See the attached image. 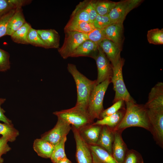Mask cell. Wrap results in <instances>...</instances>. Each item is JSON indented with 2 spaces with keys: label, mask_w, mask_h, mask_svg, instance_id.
Returning a JSON list of instances; mask_svg holds the SVG:
<instances>
[{
  "label": "cell",
  "mask_w": 163,
  "mask_h": 163,
  "mask_svg": "<svg viewBox=\"0 0 163 163\" xmlns=\"http://www.w3.org/2000/svg\"><path fill=\"white\" fill-rule=\"evenodd\" d=\"M37 32L43 42L45 48H58L60 43L58 33L53 29L37 30Z\"/></svg>",
  "instance_id": "e0dca14e"
},
{
  "label": "cell",
  "mask_w": 163,
  "mask_h": 163,
  "mask_svg": "<svg viewBox=\"0 0 163 163\" xmlns=\"http://www.w3.org/2000/svg\"><path fill=\"white\" fill-rule=\"evenodd\" d=\"M89 145L93 163H118L112 155L103 148L97 145Z\"/></svg>",
  "instance_id": "ffe728a7"
},
{
  "label": "cell",
  "mask_w": 163,
  "mask_h": 163,
  "mask_svg": "<svg viewBox=\"0 0 163 163\" xmlns=\"http://www.w3.org/2000/svg\"><path fill=\"white\" fill-rule=\"evenodd\" d=\"M16 9H13L0 18V38L7 35V27L8 22L14 13Z\"/></svg>",
  "instance_id": "e575fe53"
},
{
  "label": "cell",
  "mask_w": 163,
  "mask_h": 163,
  "mask_svg": "<svg viewBox=\"0 0 163 163\" xmlns=\"http://www.w3.org/2000/svg\"><path fill=\"white\" fill-rule=\"evenodd\" d=\"M147 39L149 43L155 45L163 44V30L155 28L148 31Z\"/></svg>",
  "instance_id": "4dcf8cb0"
},
{
  "label": "cell",
  "mask_w": 163,
  "mask_h": 163,
  "mask_svg": "<svg viewBox=\"0 0 163 163\" xmlns=\"http://www.w3.org/2000/svg\"><path fill=\"white\" fill-rule=\"evenodd\" d=\"M58 163H73L67 157L61 160Z\"/></svg>",
  "instance_id": "b9f144b4"
},
{
  "label": "cell",
  "mask_w": 163,
  "mask_h": 163,
  "mask_svg": "<svg viewBox=\"0 0 163 163\" xmlns=\"http://www.w3.org/2000/svg\"><path fill=\"white\" fill-rule=\"evenodd\" d=\"M126 106L125 115L121 122L113 129L114 132L121 133L131 127H139L150 131L147 109L144 105L137 104L134 100L125 102Z\"/></svg>",
  "instance_id": "6da1fadb"
},
{
  "label": "cell",
  "mask_w": 163,
  "mask_h": 163,
  "mask_svg": "<svg viewBox=\"0 0 163 163\" xmlns=\"http://www.w3.org/2000/svg\"><path fill=\"white\" fill-rule=\"evenodd\" d=\"M76 146L75 154L77 163H93L89 145L80 136L78 130L71 126Z\"/></svg>",
  "instance_id": "30bf717a"
},
{
  "label": "cell",
  "mask_w": 163,
  "mask_h": 163,
  "mask_svg": "<svg viewBox=\"0 0 163 163\" xmlns=\"http://www.w3.org/2000/svg\"><path fill=\"white\" fill-rule=\"evenodd\" d=\"M67 69L72 76L76 85L77 99L75 106L87 110L90 94L97 85L96 80L88 79L78 70L74 64L68 63Z\"/></svg>",
  "instance_id": "7a4b0ae2"
},
{
  "label": "cell",
  "mask_w": 163,
  "mask_h": 163,
  "mask_svg": "<svg viewBox=\"0 0 163 163\" xmlns=\"http://www.w3.org/2000/svg\"><path fill=\"white\" fill-rule=\"evenodd\" d=\"M124 63V59L121 58L118 62L113 67L111 82L115 92L113 103L119 100H123L125 102L134 100L128 91L123 81L122 69Z\"/></svg>",
  "instance_id": "5b68a950"
},
{
  "label": "cell",
  "mask_w": 163,
  "mask_h": 163,
  "mask_svg": "<svg viewBox=\"0 0 163 163\" xmlns=\"http://www.w3.org/2000/svg\"><path fill=\"white\" fill-rule=\"evenodd\" d=\"M125 104V102L123 100H119L115 102L110 107L103 110L101 113L98 120L114 114L124 107Z\"/></svg>",
  "instance_id": "d6a6232c"
},
{
  "label": "cell",
  "mask_w": 163,
  "mask_h": 163,
  "mask_svg": "<svg viewBox=\"0 0 163 163\" xmlns=\"http://www.w3.org/2000/svg\"><path fill=\"white\" fill-rule=\"evenodd\" d=\"M123 163H144L141 155L139 152L134 149H129Z\"/></svg>",
  "instance_id": "836d02e7"
},
{
  "label": "cell",
  "mask_w": 163,
  "mask_h": 163,
  "mask_svg": "<svg viewBox=\"0 0 163 163\" xmlns=\"http://www.w3.org/2000/svg\"><path fill=\"white\" fill-rule=\"evenodd\" d=\"M86 1L85 0L80 2L76 6L70 16L69 20L90 22L88 15L85 8Z\"/></svg>",
  "instance_id": "83f0119b"
},
{
  "label": "cell",
  "mask_w": 163,
  "mask_h": 163,
  "mask_svg": "<svg viewBox=\"0 0 163 163\" xmlns=\"http://www.w3.org/2000/svg\"><path fill=\"white\" fill-rule=\"evenodd\" d=\"M121 133L114 132L113 144L112 155L118 163H123L126 155L129 150L122 138Z\"/></svg>",
  "instance_id": "9a60e30c"
},
{
  "label": "cell",
  "mask_w": 163,
  "mask_h": 163,
  "mask_svg": "<svg viewBox=\"0 0 163 163\" xmlns=\"http://www.w3.org/2000/svg\"><path fill=\"white\" fill-rule=\"evenodd\" d=\"M103 30L105 38L112 41L122 50L123 40V22L112 23Z\"/></svg>",
  "instance_id": "4fadbf2b"
},
{
  "label": "cell",
  "mask_w": 163,
  "mask_h": 163,
  "mask_svg": "<svg viewBox=\"0 0 163 163\" xmlns=\"http://www.w3.org/2000/svg\"><path fill=\"white\" fill-rule=\"evenodd\" d=\"M102 126L93 123L87 125L78 130L85 141L89 145H96Z\"/></svg>",
  "instance_id": "7c38bea8"
},
{
  "label": "cell",
  "mask_w": 163,
  "mask_h": 163,
  "mask_svg": "<svg viewBox=\"0 0 163 163\" xmlns=\"http://www.w3.org/2000/svg\"><path fill=\"white\" fill-rule=\"evenodd\" d=\"M66 140L67 136H66L55 145L54 151L50 158L53 163H58L67 157L65 149Z\"/></svg>",
  "instance_id": "f1b7e54d"
},
{
  "label": "cell",
  "mask_w": 163,
  "mask_h": 163,
  "mask_svg": "<svg viewBox=\"0 0 163 163\" xmlns=\"http://www.w3.org/2000/svg\"><path fill=\"white\" fill-rule=\"evenodd\" d=\"M114 139L113 129L107 126H102L96 145L103 148L112 155V147Z\"/></svg>",
  "instance_id": "d6986e66"
},
{
  "label": "cell",
  "mask_w": 163,
  "mask_h": 163,
  "mask_svg": "<svg viewBox=\"0 0 163 163\" xmlns=\"http://www.w3.org/2000/svg\"><path fill=\"white\" fill-rule=\"evenodd\" d=\"M27 39L29 44L45 48L44 44L39 35L37 30L31 27L29 31Z\"/></svg>",
  "instance_id": "1f68e13d"
},
{
  "label": "cell",
  "mask_w": 163,
  "mask_h": 163,
  "mask_svg": "<svg viewBox=\"0 0 163 163\" xmlns=\"http://www.w3.org/2000/svg\"><path fill=\"white\" fill-rule=\"evenodd\" d=\"M54 145L41 138L34 140L33 148L37 155L43 158H50L54 151Z\"/></svg>",
  "instance_id": "44dd1931"
},
{
  "label": "cell",
  "mask_w": 163,
  "mask_h": 163,
  "mask_svg": "<svg viewBox=\"0 0 163 163\" xmlns=\"http://www.w3.org/2000/svg\"><path fill=\"white\" fill-rule=\"evenodd\" d=\"M147 109L163 107V83L158 82L151 89L147 102L144 105Z\"/></svg>",
  "instance_id": "2e32d148"
},
{
  "label": "cell",
  "mask_w": 163,
  "mask_h": 163,
  "mask_svg": "<svg viewBox=\"0 0 163 163\" xmlns=\"http://www.w3.org/2000/svg\"><path fill=\"white\" fill-rule=\"evenodd\" d=\"M95 28L90 22L78 21L69 20L64 28V32L74 31L88 34Z\"/></svg>",
  "instance_id": "cb8c5ba5"
},
{
  "label": "cell",
  "mask_w": 163,
  "mask_h": 163,
  "mask_svg": "<svg viewBox=\"0 0 163 163\" xmlns=\"http://www.w3.org/2000/svg\"><path fill=\"white\" fill-rule=\"evenodd\" d=\"M30 0H0V18L11 10L30 4Z\"/></svg>",
  "instance_id": "d4e9b609"
},
{
  "label": "cell",
  "mask_w": 163,
  "mask_h": 163,
  "mask_svg": "<svg viewBox=\"0 0 163 163\" xmlns=\"http://www.w3.org/2000/svg\"><path fill=\"white\" fill-rule=\"evenodd\" d=\"M26 22L22 7L17 8L8 24L7 35L11 36Z\"/></svg>",
  "instance_id": "7402d4cb"
},
{
  "label": "cell",
  "mask_w": 163,
  "mask_h": 163,
  "mask_svg": "<svg viewBox=\"0 0 163 163\" xmlns=\"http://www.w3.org/2000/svg\"><path fill=\"white\" fill-rule=\"evenodd\" d=\"M150 132L156 144L163 148V107L147 109Z\"/></svg>",
  "instance_id": "8992f818"
},
{
  "label": "cell",
  "mask_w": 163,
  "mask_h": 163,
  "mask_svg": "<svg viewBox=\"0 0 163 163\" xmlns=\"http://www.w3.org/2000/svg\"><path fill=\"white\" fill-rule=\"evenodd\" d=\"M53 113L78 130L94 122L86 110L76 106L69 109L55 111Z\"/></svg>",
  "instance_id": "277c9868"
},
{
  "label": "cell",
  "mask_w": 163,
  "mask_h": 163,
  "mask_svg": "<svg viewBox=\"0 0 163 163\" xmlns=\"http://www.w3.org/2000/svg\"><path fill=\"white\" fill-rule=\"evenodd\" d=\"M0 134L2 135V136L7 137L9 142H12L16 140L19 133L12 123H0Z\"/></svg>",
  "instance_id": "f546056e"
},
{
  "label": "cell",
  "mask_w": 163,
  "mask_h": 163,
  "mask_svg": "<svg viewBox=\"0 0 163 163\" xmlns=\"http://www.w3.org/2000/svg\"><path fill=\"white\" fill-rule=\"evenodd\" d=\"M110 78L96 85L90 94L87 107V111L91 119L94 121L99 119L100 116L104 110L103 100L105 92L109 84L111 82Z\"/></svg>",
  "instance_id": "3957f363"
},
{
  "label": "cell",
  "mask_w": 163,
  "mask_h": 163,
  "mask_svg": "<svg viewBox=\"0 0 163 163\" xmlns=\"http://www.w3.org/2000/svg\"><path fill=\"white\" fill-rule=\"evenodd\" d=\"M126 108L124 107L117 112L94 122V124L106 125L113 129L117 126L123 119L125 113Z\"/></svg>",
  "instance_id": "603a6c76"
},
{
  "label": "cell",
  "mask_w": 163,
  "mask_h": 163,
  "mask_svg": "<svg viewBox=\"0 0 163 163\" xmlns=\"http://www.w3.org/2000/svg\"><path fill=\"white\" fill-rule=\"evenodd\" d=\"M57 118L56 124L53 128L41 136V138L54 146L63 138L67 136L71 129V126L70 124L60 118Z\"/></svg>",
  "instance_id": "9c48e42d"
},
{
  "label": "cell",
  "mask_w": 163,
  "mask_h": 163,
  "mask_svg": "<svg viewBox=\"0 0 163 163\" xmlns=\"http://www.w3.org/2000/svg\"><path fill=\"white\" fill-rule=\"evenodd\" d=\"M9 58V53L0 48V72H5L10 69Z\"/></svg>",
  "instance_id": "8d00e7d4"
},
{
  "label": "cell",
  "mask_w": 163,
  "mask_h": 163,
  "mask_svg": "<svg viewBox=\"0 0 163 163\" xmlns=\"http://www.w3.org/2000/svg\"><path fill=\"white\" fill-rule=\"evenodd\" d=\"M99 46L106 55L112 66H115L120 59L122 50L112 41L106 38L104 39Z\"/></svg>",
  "instance_id": "5bb4252c"
},
{
  "label": "cell",
  "mask_w": 163,
  "mask_h": 163,
  "mask_svg": "<svg viewBox=\"0 0 163 163\" xmlns=\"http://www.w3.org/2000/svg\"><path fill=\"white\" fill-rule=\"evenodd\" d=\"M85 8L88 15L90 22L93 24L97 14L93 5L92 0H86Z\"/></svg>",
  "instance_id": "ab89813d"
},
{
  "label": "cell",
  "mask_w": 163,
  "mask_h": 163,
  "mask_svg": "<svg viewBox=\"0 0 163 163\" xmlns=\"http://www.w3.org/2000/svg\"><path fill=\"white\" fill-rule=\"evenodd\" d=\"M6 99L5 98H0V121L4 123L8 124H11V121L5 115V111L2 108L1 106L4 103Z\"/></svg>",
  "instance_id": "60d3db41"
},
{
  "label": "cell",
  "mask_w": 163,
  "mask_h": 163,
  "mask_svg": "<svg viewBox=\"0 0 163 163\" xmlns=\"http://www.w3.org/2000/svg\"><path fill=\"white\" fill-rule=\"evenodd\" d=\"M92 2L97 14L105 15L108 14L117 2L109 0H92Z\"/></svg>",
  "instance_id": "4316f807"
},
{
  "label": "cell",
  "mask_w": 163,
  "mask_h": 163,
  "mask_svg": "<svg viewBox=\"0 0 163 163\" xmlns=\"http://www.w3.org/2000/svg\"><path fill=\"white\" fill-rule=\"evenodd\" d=\"M112 23L107 15H101L97 14L93 24L95 28L103 30Z\"/></svg>",
  "instance_id": "74e56055"
},
{
  "label": "cell",
  "mask_w": 163,
  "mask_h": 163,
  "mask_svg": "<svg viewBox=\"0 0 163 163\" xmlns=\"http://www.w3.org/2000/svg\"><path fill=\"white\" fill-rule=\"evenodd\" d=\"M31 25L26 22L22 27L14 32L10 36L14 42L22 44H29L27 40V36Z\"/></svg>",
  "instance_id": "484cf974"
},
{
  "label": "cell",
  "mask_w": 163,
  "mask_h": 163,
  "mask_svg": "<svg viewBox=\"0 0 163 163\" xmlns=\"http://www.w3.org/2000/svg\"><path fill=\"white\" fill-rule=\"evenodd\" d=\"M97 70L96 84H98L107 79L111 78L113 75V67L110 62L101 48L99 46L98 52L94 59Z\"/></svg>",
  "instance_id": "8fae6325"
},
{
  "label": "cell",
  "mask_w": 163,
  "mask_h": 163,
  "mask_svg": "<svg viewBox=\"0 0 163 163\" xmlns=\"http://www.w3.org/2000/svg\"><path fill=\"white\" fill-rule=\"evenodd\" d=\"M138 0H126L117 2L107 15L112 23L123 22L129 12L141 2Z\"/></svg>",
  "instance_id": "ba28073f"
},
{
  "label": "cell",
  "mask_w": 163,
  "mask_h": 163,
  "mask_svg": "<svg viewBox=\"0 0 163 163\" xmlns=\"http://www.w3.org/2000/svg\"><path fill=\"white\" fill-rule=\"evenodd\" d=\"M8 139L5 137L2 136L0 138V163H3L4 161L2 156L6 154L11 149L8 143Z\"/></svg>",
  "instance_id": "f35d334b"
},
{
  "label": "cell",
  "mask_w": 163,
  "mask_h": 163,
  "mask_svg": "<svg viewBox=\"0 0 163 163\" xmlns=\"http://www.w3.org/2000/svg\"><path fill=\"white\" fill-rule=\"evenodd\" d=\"M99 46L91 41L87 40L78 46L71 57L87 56L94 59L98 53Z\"/></svg>",
  "instance_id": "ac0fdd59"
},
{
  "label": "cell",
  "mask_w": 163,
  "mask_h": 163,
  "mask_svg": "<svg viewBox=\"0 0 163 163\" xmlns=\"http://www.w3.org/2000/svg\"><path fill=\"white\" fill-rule=\"evenodd\" d=\"M88 40L99 45L100 43L105 38L103 30L95 28L87 34Z\"/></svg>",
  "instance_id": "d590c367"
},
{
  "label": "cell",
  "mask_w": 163,
  "mask_h": 163,
  "mask_svg": "<svg viewBox=\"0 0 163 163\" xmlns=\"http://www.w3.org/2000/svg\"><path fill=\"white\" fill-rule=\"evenodd\" d=\"M65 37L62 46L58 49L61 56L66 59L71 56L83 42L88 40L87 34L76 31L65 32Z\"/></svg>",
  "instance_id": "52a82bcc"
}]
</instances>
